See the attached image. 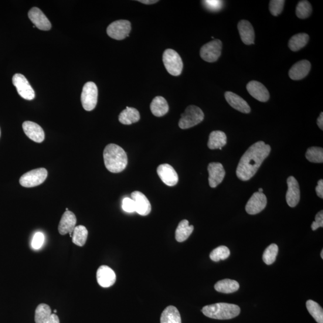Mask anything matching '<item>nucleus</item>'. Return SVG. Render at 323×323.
<instances>
[{
    "instance_id": "obj_1",
    "label": "nucleus",
    "mask_w": 323,
    "mask_h": 323,
    "mask_svg": "<svg viewBox=\"0 0 323 323\" xmlns=\"http://www.w3.org/2000/svg\"><path fill=\"white\" fill-rule=\"evenodd\" d=\"M271 148L263 141H258L250 146L241 157L237 169L238 178L248 181L256 174L258 168L270 155Z\"/></svg>"
},
{
    "instance_id": "obj_2",
    "label": "nucleus",
    "mask_w": 323,
    "mask_h": 323,
    "mask_svg": "<svg viewBox=\"0 0 323 323\" xmlns=\"http://www.w3.org/2000/svg\"><path fill=\"white\" fill-rule=\"evenodd\" d=\"M103 157L105 167L111 172L123 171L128 165V157L124 150L114 144L105 147Z\"/></svg>"
},
{
    "instance_id": "obj_3",
    "label": "nucleus",
    "mask_w": 323,
    "mask_h": 323,
    "mask_svg": "<svg viewBox=\"0 0 323 323\" xmlns=\"http://www.w3.org/2000/svg\"><path fill=\"white\" fill-rule=\"evenodd\" d=\"M202 313L207 317L216 319H229L237 317L240 314L239 306L227 303H217L205 306Z\"/></svg>"
},
{
    "instance_id": "obj_4",
    "label": "nucleus",
    "mask_w": 323,
    "mask_h": 323,
    "mask_svg": "<svg viewBox=\"0 0 323 323\" xmlns=\"http://www.w3.org/2000/svg\"><path fill=\"white\" fill-rule=\"evenodd\" d=\"M204 120L203 112L196 105H189L181 115L179 121V127L183 129L195 127Z\"/></svg>"
},
{
    "instance_id": "obj_5",
    "label": "nucleus",
    "mask_w": 323,
    "mask_h": 323,
    "mask_svg": "<svg viewBox=\"0 0 323 323\" xmlns=\"http://www.w3.org/2000/svg\"><path fill=\"white\" fill-rule=\"evenodd\" d=\"M163 62L168 72L172 76L181 74L183 68V61L179 54L174 50L166 49L163 54Z\"/></svg>"
},
{
    "instance_id": "obj_6",
    "label": "nucleus",
    "mask_w": 323,
    "mask_h": 323,
    "mask_svg": "<svg viewBox=\"0 0 323 323\" xmlns=\"http://www.w3.org/2000/svg\"><path fill=\"white\" fill-rule=\"evenodd\" d=\"M98 91L97 85L92 81L84 85L81 95V101L85 110L92 111L96 107Z\"/></svg>"
},
{
    "instance_id": "obj_7",
    "label": "nucleus",
    "mask_w": 323,
    "mask_h": 323,
    "mask_svg": "<svg viewBox=\"0 0 323 323\" xmlns=\"http://www.w3.org/2000/svg\"><path fill=\"white\" fill-rule=\"evenodd\" d=\"M47 177V171L45 168L33 169L22 175L20 178L19 183L20 185L25 188H33L42 184Z\"/></svg>"
},
{
    "instance_id": "obj_8",
    "label": "nucleus",
    "mask_w": 323,
    "mask_h": 323,
    "mask_svg": "<svg viewBox=\"0 0 323 323\" xmlns=\"http://www.w3.org/2000/svg\"><path fill=\"white\" fill-rule=\"evenodd\" d=\"M222 49V42L220 40H214L201 47L200 55L202 59L207 62H216L221 55Z\"/></svg>"
},
{
    "instance_id": "obj_9",
    "label": "nucleus",
    "mask_w": 323,
    "mask_h": 323,
    "mask_svg": "<svg viewBox=\"0 0 323 323\" xmlns=\"http://www.w3.org/2000/svg\"><path fill=\"white\" fill-rule=\"evenodd\" d=\"M131 31L130 22L126 20H120L111 23L107 27V33L111 38L121 40L129 36Z\"/></svg>"
},
{
    "instance_id": "obj_10",
    "label": "nucleus",
    "mask_w": 323,
    "mask_h": 323,
    "mask_svg": "<svg viewBox=\"0 0 323 323\" xmlns=\"http://www.w3.org/2000/svg\"><path fill=\"white\" fill-rule=\"evenodd\" d=\"M12 81L19 95L23 99L29 101L35 99V92L23 75L15 74L13 77Z\"/></svg>"
},
{
    "instance_id": "obj_11",
    "label": "nucleus",
    "mask_w": 323,
    "mask_h": 323,
    "mask_svg": "<svg viewBox=\"0 0 323 323\" xmlns=\"http://www.w3.org/2000/svg\"><path fill=\"white\" fill-rule=\"evenodd\" d=\"M267 205V196L263 193L255 192L247 202L246 210L250 215H255L262 212Z\"/></svg>"
},
{
    "instance_id": "obj_12",
    "label": "nucleus",
    "mask_w": 323,
    "mask_h": 323,
    "mask_svg": "<svg viewBox=\"0 0 323 323\" xmlns=\"http://www.w3.org/2000/svg\"><path fill=\"white\" fill-rule=\"evenodd\" d=\"M209 182L211 188H215L223 182L226 172L223 166L219 162L210 163L208 166Z\"/></svg>"
},
{
    "instance_id": "obj_13",
    "label": "nucleus",
    "mask_w": 323,
    "mask_h": 323,
    "mask_svg": "<svg viewBox=\"0 0 323 323\" xmlns=\"http://www.w3.org/2000/svg\"><path fill=\"white\" fill-rule=\"evenodd\" d=\"M157 173L166 185L174 186L178 184L179 176L172 166L167 164L160 165L157 169Z\"/></svg>"
},
{
    "instance_id": "obj_14",
    "label": "nucleus",
    "mask_w": 323,
    "mask_h": 323,
    "mask_svg": "<svg viewBox=\"0 0 323 323\" xmlns=\"http://www.w3.org/2000/svg\"><path fill=\"white\" fill-rule=\"evenodd\" d=\"M288 190L286 193V201L289 206H297L300 200L301 192L299 183L294 177L290 176L287 179Z\"/></svg>"
},
{
    "instance_id": "obj_15",
    "label": "nucleus",
    "mask_w": 323,
    "mask_h": 323,
    "mask_svg": "<svg viewBox=\"0 0 323 323\" xmlns=\"http://www.w3.org/2000/svg\"><path fill=\"white\" fill-rule=\"evenodd\" d=\"M22 128L27 137L32 140L40 143L45 139V132L40 125L35 122H24L22 125Z\"/></svg>"
},
{
    "instance_id": "obj_16",
    "label": "nucleus",
    "mask_w": 323,
    "mask_h": 323,
    "mask_svg": "<svg viewBox=\"0 0 323 323\" xmlns=\"http://www.w3.org/2000/svg\"><path fill=\"white\" fill-rule=\"evenodd\" d=\"M97 280L98 283L104 288L110 287L116 280V276L112 269L105 265L101 266L97 271Z\"/></svg>"
},
{
    "instance_id": "obj_17",
    "label": "nucleus",
    "mask_w": 323,
    "mask_h": 323,
    "mask_svg": "<svg viewBox=\"0 0 323 323\" xmlns=\"http://www.w3.org/2000/svg\"><path fill=\"white\" fill-rule=\"evenodd\" d=\"M28 17L31 21L39 30L49 31L52 28L49 20L39 8H33L31 9L28 12Z\"/></svg>"
},
{
    "instance_id": "obj_18",
    "label": "nucleus",
    "mask_w": 323,
    "mask_h": 323,
    "mask_svg": "<svg viewBox=\"0 0 323 323\" xmlns=\"http://www.w3.org/2000/svg\"><path fill=\"white\" fill-rule=\"evenodd\" d=\"M131 198L135 203V212L141 216L149 215L151 212L152 207L147 197L140 192L135 191L131 193Z\"/></svg>"
},
{
    "instance_id": "obj_19",
    "label": "nucleus",
    "mask_w": 323,
    "mask_h": 323,
    "mask_svg": "<svg viewBox=\"0 0 323 323\" xmlns=\"http://www.w3.org/2000/svg\"><path fill=\"white\" fill-rule=\"evenodd\" d=\"M247 90L251 96L258 101L265 103L270 99V95L267 88L257 81H250L247 85Z\"/></svg>"
},
{
    "instance_id": "obj_20",
    "label": "nucleus",
    "mask_w": 323,
    "mask_h": 323,
    "mask_svg": "<svg viewBox=\"0 0 323 323\" xmlns=\"http://www.w3.org/2000/svg\"><path fill=\"white\" fill-rule=\"evenodd\" d=\"M76 222L77 219L75 214L70 211H66L64 213L59 224L58 231L60 233L62 236L70 233V236L72 237Z\"/></svg>"
},
{
    "instance_id": "obj_21",
    "label": "nucleus",
    "mask_w": 323,
    "mask_h": 323,
    "mask_svg": "<svg viewBox=\"0 0 323 323\" xmlns=\"http://www.w3.org/2000/svg\"><path fill=\"white\" fill-rule=\"evenodd\" d=\"M311 65L307 60H302L293 65L289 70L288 75L293 80L303 79L310 71Z\"/></svg>"
},
{
    "instance_id": "obj_22",
    "label": "nucleus",
    "mask_w": 323,
    "mask_h": 323,
    "mask_svg": "<svg viewBox=\"0 0 323 323\" xmlns=\"http://www.w3.org/2000/svg\"><path fill=\"white\" fill-rule=\"evenodd\" d=\"M224 97L227 103L234 109L246 114L249 113L251 111L249 105L239 95L232 92H226L224 94Z\"/></svg>"
},
{
    "instance_id": "obj_23",
    "label": "nucleus",
    "mask_w": 323,
    "mask_h": 323,
    "mask_svg": "<svg viewBox=\"0 0 323 323\" xmlns=\"http://www.w3.org/2000/svg\"><path fill=\"white\" fill-rule=\"evenodd\" d=\"M241 39L246 45L254 44L255 34L253 27L248 20H242L238 24Z\"/></svg>"
},
{
    "instance_id": "obj_24",
    "label": "nucleus",
    "mask_w": 323,
    "mask_h": 323,
    "mask_svg": "<svg viewBox=\"0 0 323 323\" xmlns=\"http://www.w3.org/2000/svg\"><path fill=\"white\" fill-rule=\"evenodd\" d=\"M151 110L156 117L164 116L169 111L167 101L162 97H156L151 104Z\"/></svg>"
},
{
    "instance_id": "obj_25",
    "label": "nucleus",
    "mask_w": 323,
    "mask_h": 323,
    "mask_svg": "<svg viewBox=\"0 0 323 323\" xmlns=\"http://www.w3.org/2000/svg\"><path fill=\"white\" fill-rule=\"evenodd\" d=\"M226 142L227 137L224 132L220 131H213L209 136L208 147L212 150H222Z\"/></svg>"
},
{
    "instance_id": "obj_26",
    "label": "nucleus",
    "mask_w": 323,
    "mask_h": 323,
    "mask_svg": "<svg viewBox=\"0 0 323 323\" xmlns=\"http://www.w3.org/2000/svg\"><path fill=\"white\" fill-rule=\"evenodd\" d=\"M140 120L139 111L134 108L127 107L119 116V121L124 125H131Z\"/></svg>"
},
{
    "instance_id": "obj_27",
    "label": "nucleus",
    "mask_w": 323,
    "mask_h": 323,
    "mask_svg": "<svg viewBox=\"0 0 323 323\" xmlns=\"http://www.w3.org/2000/svg\"><path fill=\"white\" fill-rule=\"evenodd\" d=\"M189 221L183 220L179 224L175 230V239L179 243L184 242L193 232L194 227L189 225Z\"/></svg>"
},
{
    "instance_id": "obj_28",
    "label": "nucleus",
    "mask_w": 323,
    "mask_h": 323,
    "mask_svg": "<svg viewBox=\"0 0 323 323\" xmlns=\"http://www.w3.org/2000/svg\"><path fill=\"white\" fill-rule=\"evenodd\" d=\"M161 323H182L181 315L178 308L174 306L166 307L161 314Z\"/></svg>"
},
{
    "instance_id": "obj_29",
    "label": "nucleus",
    "mask_w": 323,
    "mask_h": 323,
    "mask_svg": "<svg viewBox=\"0 0 323 323\" xmlns=\"http://www.w3.org/2000/svg\"><path fill=\"white\" fill-rule=\"evenodd\" d=\"M239 283L230 279L219 281L214 285L216 291L226 294L234 293L239 290Z\"/></svg>"
},
{
    "instance_id": "obj_30",
    "label": "nucleus",
    "mask_w": 323,
    "mask_h": 323,
    "mask_svg": "<svg viewBox=\"0 0 323 323\" xmlns=\"http://www.w3.org/2000/svg\"><path fill=\"white\" fill-rule=\"evenodd\" d=\"M309 37L306 33H299L296 35L289 40L288 47L293 52L303 48L308 42Z\"/></svg>"
},
{
    "instance_id": "obj_31",
    "label": "nucleus",
    "mask_w": 323,
    "mask_h": 323,
    "mask_svg": "<svg viewBox=\"0 0 323 323\" xmlns=\"http://www.w3.org/2000/svg\"><path fill=\"white\" fill-rule=\"evenodd\" d=\"M52 315V310L48 305L41 304L35 311L36 323H47Z\"/></svg>"
},
{
    "instance_id": "obj_32",
    "label": "nucleus",
    "mask_w": 323,
    "mask_h": 323,
    "mask_svg": "<svg viewBox=\"0 0 323 323\" xmlns=\"http://www.w3.org/2000/svg\"><path fill=\"white\" fill-rule=\"evenodd\" d=\"M88 231L82 225L75 227L72 234V241L74 244L79 247H82L86 244L87 239Z\"/></svg>"
},
{
    "instance_id": "obj_33",
    "label": "nucleus",
    "mask_w": 323,
    "mask_h": 323,
    "mask_svg": "<svg viewBox=\"0 0 323 323\" xmlns=\"http://www.w3.org/2000/svg\"><path fill=\"white\" fill-rule=\"evenodd\" d=\"M306 305L309 314L312 316L315 320L318 323H323V310L321 306L312 300H308Z\"/></svg>"
},
{
    "instance_id": "obj_34",
    "label": "nucleus",
    "mask_w": 323,
    "mask_h": 323,
    "mask_svg": "<svg viewBox=\"0 0 323 323\" xmlns=\"http://www.w3.org/2000/svg\"><path fill=\"white\" fill-rule=\"evenodd\" d=\"M230 250L226 246H220L214 249L210 254V257L214 261L226 260L230 256Z\"/></svg>"
},
{
    "instance_id": "obj_35",
    "label": "nucleus",
    "mask_w": 323,
    "mask_h": 323,
    "mask_svg": "<svg viewBox=\"0 0 323 323\" xmlns=\"http://www.w3.org/2000/svg\"><path fill=\"white\" fill-rule=\"evenodd\" d=\"M278 253V247L277 244H272L265 250L263 254V260L267 265H270L276 260Z\"/></svg>"
},
{
    "instance_id": "obj_36",
    "label": "nucleus",
    "mask_w": 323,
    "mask_h": 323,
    "mask_svg": "<svg viewBox=\"0 0 323 323\" xmlns=\"http://www.w3.org/2000/svg\"><path fill=\"white\" fill-rule=\"evenodd\" d=\"M312 11V6L308 1L299 2L296 10V14L299 18H308L311 15Z\"/></svg>"
},
{
    "instance_id": "obj_37",
    "label": "nucleus",
    "mask_w": 323,
    "mask_h": 323,
    "mask_svg": "<svg viewBox=\"0 0 323 323\" xmlns=\"http://www.w3.org/2000/svg\"><path fill=\"white\" fill-rule=\"evenodd\" d=\"M306 158L313 163L323 162V149L318 147H311L306 153Z\"/></svg>"
},
{
    "instance_id": "obj_38",
    "label": "nucleus",
    "mask_w": 323,
    "mask_h": 323,
    "mask_svg": "<svg viewBox=\"0 0 323 323\" xmlns=\"http://www.w3.org/2000/svg\"><path fill=\"white\" fill-rule=\"evenodd\" d=\"M285 1L284 0H271L270 3V10L272 15L277 16L283 11Z\"/></svg>"
},
{
    "instance_id": "obj_39",
    "label": "nucleus",
    "mask_w": 323,
    "mask_h": 323,
    "mask_svg": "<svg viewBox=\"0 0 323 323\" xmlns=\"http://www.w3.org/2000/svg\"><path fill=\"white\" fill-rule=\"evenodd\" d=\"M202 2L205 8L212 11H219L222 9L223 4V2L218 0H207Z\"/></svg>"
},
{
    "instance_id": "obj_40",
    "label": "nucleus",
    "mask_w": 323,
    "mask_h": 323,
    "mask_svg": "<svg viewBox=\"0 0 323 323\" xmlns=\"http://www.w3.org/2000/svg\"><path fill=\"white\" fill-rule=\"evenodd\" d=\"M45 241V236L42 232H37L33 237L32 246L34 249L38 250L42 247Z\"/></svg>"
},
{
    "instance_id": "obj_41",
    "label": "nucleus",
    "mask_w": 323,
    "mask_h": 323,
    "mask_svg": "<svg viewBox=\"0 0 323 323\" xmlns=\"http://www.w3.org/2000/svg\"><path fill=\"white\" fill-rule=\"evenodd\" d=\"M122 209L125 212L134 213L135 212V206L133 199L129 198H125L122 200Z\"/></svg>"
},
{
    "instance_id": "obj_42",
    "label": "nucleus",
    "mask_w": 323,
    "mask_h": 323,
    "mask_svg": "<svg viewBox=\"0 0 323 323\" xmlns=\"http://www.w3.org/2000/svg\"><path fill=\"white\" fill-rule=\"evenodd\" d=\"M315 220L312 222L311 225V228L313 230H316L319 227H323V212L322 210L321 212H318L317 215L315 216Z\"/></svg>"
},
{
    "instance_id": "obj_43",
    "label": "nucleus",
    "mask_w": 323,
    "mask_h": 323,
    "mask_svg": "<svg viewBox=\"0 0 323 323\" xmlns=\"http://www.w3.org/2000/svg\"><path fill=\"white\" fill-rule=\"evenodd\" d=\"M316 193L319 198H323V181L322 180H319L318 182V185L315 188Z\"/></svg>"
},
{
    "instance_id": "obj_44",
    "label": "nucleus",
    "mask_w": 323,
    "mask_h": 323,
    "mask_svg": "<svg viewBox=\"0 0 323 323\" xmlns=\"http://www.w3.org/2000/svg\"><path fill=\"white\" fill-rule=\"evenodd\" d=\"M47 323H60V319L55 314H52L49 320Z\"/></svg>"
},
{
    "instance_id": "obj_45",
    "label": "nucleus",
    "mask_w": 323,
    "mask_h": 323,
    "mask_svg": "<svg viewBox=\"0 0 323 323\" xmlns=\"http://www.w3.org/2000/svg\"><path fill=\"white\" fill-rule=\"evenodd\" d=\"M317 123L319 129H321V130H322L323 129V113L322 112H321L320 114H319V116L317 119Z\"/></svg>"
},
{
    "instance_id": "obj_46",
    "label": "nucleus",
    "mask_w": 323,
    "mask_h": 323,
    "mask_svg": "<svg viewBox=\"0 0 323 323\" xmlns=\"http://www.w3.org/2000/svg\"><path fill=\"white\" fill-rule=\"evenodd\" d=\"M138 2H140L142 3V4L145 5H152L158 3V1H156V0H138Z\"/></svg>"
},
{
    "instance_id": "obj_47",
    "label": "nucleus",
    "mask_w": 323,
    "mask_h": 323,
    "mask_svg": "<svg viewBox=\"0 0 323 323\" xmlns=\"http://www.w3.org/2000/svg\"><path fill=\"white\" fill-rule=\"evenodd\" d=\"M262 192H263V189H262L260 188L259 189H258V192L262 193Z\"/></svg>"
},
{
    "instance_id": "obj_48",
    "label": "nucleus",
    "mask_w": 323,
    "mask_h": 323,
    "mask_svg": "<svg viewBox=\"0 0 323 323\" xmlns=\"http://www.w3.org/2000/svg\"><path fill=\"white\" fill-rule=\"evenodd\" d=\"M321 257L322 258V259L323 258V250H322L321 252Z\"/></svg>"
},
{
    "instance_id": "obj_49",
    "label": "nucleus",
    "mask_w": 323,
    "mask_h": 323,
    "mask_svg": "<svg viewBox=\"0 0 323 323\" xmlns=\"http://www.w3.org/2000/svg\"><path fill=\"white\" fill-rule=\"evenodd\" d=\"M54 312H55V313H56L57 311H56V310H55V311H54Z\"/></svg>"
},
{
    "instance_id": "obj_50",
    "label": "nucleus",
    "mask_w": 323,
    "mask_h": 323,
    "mask_svg": "<svg viewBox=\"0 0 323 323\" xmlns=\"http://www.w3.org/2000/svg\"><path fill=\"white\" fill-rule=\"evenodd\" d=\"M0 135H1V129H0Z\"/></svg>"
}]
</instances>
